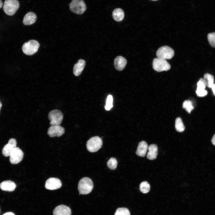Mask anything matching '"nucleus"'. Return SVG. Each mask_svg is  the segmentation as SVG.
<instances>
[{
    "mask_svg": "<svg viewBox=\"0 0 215 215\" xmlns=\"http://www.w3.org/2000/svg\"><path fill=\"white\" fill-rule=\"evenodd\" d=\"M19 6V2L17 0H5L3 9L6 14L12 16L15 14Z\"/></svg>",
    "mask_w": 215,
    "mask_h": 215,
    "instance_id": "3",
    "label": "nucleus"
},
{
    "mask_svg": "<svg viewBox=\"0 0 215 215\" xmlns=\"http://www.w3.org/2000/svg\"><path fill=\"white\" fill-rule=\"evenodd\" d=\"M215 96V84H214L211 88Z\"/></svg>",
    "mask_w": 215,
    "mask_h": 215,
    "instance_id": "30",
    "label": "nucleus"
},
{
    "mask_svg": "<svg viewBox=\"0 0 215 215\" xmlns=\"http://www.w3.org/2000/svg\"><path fill=\"white\" fill-rule=\"evenodd\" d=\"M139 189L142 193L146 194L148 193L150 190V186L149 183L146 181L142 182L139 186Z\"/></svg>",
    "mask_w": 215,
    "mask_h": 215,
    "instance_id": "24",
    "label": "nucleus"
},
{
    "mask_svg": "<svg viewBox=\"0 0 215 215\" xmlns=\"http://www.w3.org/2000/svg\"><path fill=\"white\" fill-rule=\"evenodd\" d=\"M64 128L60 125H51L47 130V134L50 137H59L62 136L65 132Z\"/></svg>",
    "mask_w": 215,
    "mask_h": 215,
    "instance_id": "10",
    "label": "nucleus"
},
{
    "mask_svg": "<svg viewBox=\"0 0 215 215\" xmlns=\"http://www.w3.org/2000/svg\"><path fill=\"white\" fill-rule=\"evenodd\" d=\"M112 16L116 21L120 22L122 21L124 17L123 10L120 8H117L114 10L112 13Z\"/></svg>",
    "mask_w": 215,
    "mask_h": 215,
    "instance_id": "21",
    "label": "nucleus"
},
{
    "mask_svg": "<svg viewBox=\"0 0 215 215\" xmlns=\"http://www.w3.org/2000/svg\"><path fill=\"white\" fill-rule=\"evenodd\" d=\"M152 65L153 69L158 72L168 71L171 68L170 65L166 60L158 57L153 59Z\"/></svg>",
    "mask_w": 215,
    "mask_h": 215,
    "instance_id": "6",
    "label": "nucleus"
},
{
    "mask_svg": "<svg viewBox=\"0 0 215 215\" xmlns=\"http://www.w3.org/2000/svg\"><path fill=\"white\" fill-rule=\"evenodd\" d=\"M3 215H15L14 213H13L12 212H7L5 214H4Z\"/></svg>",
    "mask_w": 215,
    "mask_h": 215,
    "instance_id": "32",
    "label": "nucleus"
},
{
    "mask_svg": "<svg viewBox=\"0 0 215 215\" xmlns=\"http://www.w3.org/2000/svg\"><path fill=\"white\" fill-rule=\"evenodd\" d=\"M156 55L159 58L165 60L171 59L174 56V51L169 46H163L157 50Z\"/></svg>",
    "mask_w": 215,
    "mask_h": 215,
    "instance_id": "8",
    "label": "nucleus"
},
{
    "mask_svg": "<svg viewBox=\"0 0 215 215\" xmlns=\"http://www.w3.org/2000/svg\"><path fill=\"white\" fill-rule=\"evenodd\" d=\"M182 107L189 113L194 109L192 102L189 100H185L183 102Z\"/></svg>",
    "mask_w": 215,
    "mask_h": 215,
    "instance_id": "25",
    "label": "nucleus"
},
{
    "mask_svg": "<svg viewBox=\"0 0 215 215\" xmlns=\"http://www.w3.org/2000/svg\"><path fill=\"white\" fill-rule=\"evenodd\" d=\"M102 145V139L98 136H95L91 138L87 141L86 147L89 152H95L101 148Z\"/></svg>",
    "mask_w": 215,
    "mask_h": 215,
    "instance_id": "5",
    "label": "nucleus"
},
{
    "mask_svg": "<svg viewBox=\"0 0 215 215\" xmlns=\"http://www.w3.org/2000/svg\"><path fill=\"white\" fill-rule=\"evenodd\" d=\"M16 185L10 180L4 181L0 184V188L3 191H13L15 190Z\"/></svg>",
    "mask_w": 215,
    "mask_h": 215,
    "instance_id": "16",
    "label": "nucleus"
},
{
    "mask_svg": "<svg viewBox=\"0 0 215 215\" xmlns=\"http://www.w3.org/2000/svg\"><path fill=\"white\" fill-rule=\"evenodd\" d=\"M2 106V104L0 101V110L1 109Z\"/></svg>",
    "mask_w": 215,
    "mask_h": 215,
    "instance_id": "34",
    "label": "nucleus"
},
{
    "mask_svg": "<svg viewBox=\"0 0 215 215\" xmlns=\"http://www.w3.org/2000/svg\"><path fill=\"white\" fill-rule=\"evenodd\" d=\"M151 0L153 1H157L158 0Z\"/></svg>",
    "mask_w": 215,
    "mask_h": 215,
    "instance_id": "35",
    "label": "nucleus"
},
{
    "mask_svg": "<svg viewBox=\"0 0 215 215\" xmlns=\"http://www.w3.org/2000/svg\"><path fill=\"white\" fill-rule=\"evenodd\" d=\"M85 65V61L83 59H79L73 67V73L76 76H79L84 69Z\"/></svg>",
    "mask_w": 215,
    "mask_h": 215,
    "instance_id": "17",
    "label": "nucleus"
},
{
    "mask_svg": "<svg viewBox=\"0 0 215 215\" xmlns=\"http://www.w3.org/2000/svg\"><path fill=\"white\" fill-rule=\"evenodd\" d=\"M63 115L62 112L58 110H53L49 113L48 118L50 125H59L62 122Z\"/></svg>",
    "mask_w": 215,
    "mask_h": 215,
    "instance_id": "7",
    "label": "nucleus"
},
{
    "mask_svg": "<svg viewBox=\"0 0 215 215\" xmlns=\"http://www.w3.org/2000/svg\"><path fill=\"white\" fill-rule=\"evenodd\" d=\"M203 79L206 86L209 88H211L214 84V76L210 74L206 73L204 75Z\"/></svg>",
    "mask_w": 215,
    "mask_h": 215,
    "instance_id": "22",
    "label": "nucleus"
},
{
    "mask_svg": "<svg viewBox=\"0 0 215 215\" xmlns=\"http://www.w3.org/2000/svg\"><path fill=\"white\" fill-rule=\"evenodd\" d=\"M93 188L92 180L89 178L85 177L81 179L78 185V190L79 194L85 195L89 194Z\"/></svg>",
    "mask_w": 215,
    "mask_h": 215,
    "instance_id": "1",
    "label": "nucleus"
},
{
    "mask_svg": "<svg viewBox=\"0 0 215 215\" xmlns=\"http://www.w3.org/2000/svg\"><path fill=\"white\" fill-rule=\"evenodd\" d=\"M3 3L1 0H0V8H1L2 6Z\"/></svg>",
    "mask_w": 215,
    "mask_h": 215,
    "instance_id": "33",
    "label": "nucleus"
},
{
    "mask_svg": "<svg viewBox=\"0 0 215 215\" xmlns=\"http://www.w3.org/2000/svg\"><path fill=\"white\" fill-rule=\"evenodd\" d=\"M197 87L196 93L199 97H202L206 96L207 91L205 90L206 85L203 79L201 78L197 83Z\"/></svg>",
    "mask_w": 215,
    "mask_h": 215,
    "instance_id": "14",
    "label": "nucleus"
},
{
    "mask_svg": "<svg viewBox=\"0 0 215 215\" xmlns=\"http://www.w3.org/2000/svg\"><path fill=\"white\" fill-rule=\"evenodd\" d=\"M208 39L211 45L215 47V32L209 33L208 35Z\"/></svg>",
    "mask_w": 215,
    "mask_h": 215,
    "instance_id": "29",
    "label": "nucleus"
},
{
    "mask_svg": "<svg viewBox=\"0 0 215 215\" xmlns=\"http://www.w3.org/2000/svg\"><path fill=\"white\" fill-rule=\"evenodd\" d=\"M127 63L126 59L121 56L116 57L114 60V64L115 69L122 71L125 68Z\"/></svg>",
    "mask_w": 215,
    "mask_h": 215,
    "instance_id": "15",
    "label": "nucleus"
},
{
    "mask_svg": "<svg viewBox=\"0 0 215 215\" xmlns=\"http://www.w3.org/2000/svg\"><path fill=\"white\" fill-rule=\"evenodd\" d=\"M147 157L149 159L153 160L156 158L158 154V147L156 144H151L148 146Z\"/></svg>",
    "mask_w": 215,
    "mask_h": 215,
    "instance_id": "20",
    "label": "nucleus"
},
{
    "mask_svg": "<svg viewBox=\"0 0 215 215\" xmlns=\"http://www.w3.org/2000/svg\"><path fill=\"white\" fill-rule=\"evenodd\" d=\"M175 128L176 130L179 132H182L185 130V126L181 118L180 117H178L176 119Z\"/></svg>",
    "mask_w": 215,
    "mask_h": 215,
    "instance_id": "23",
    "label": "nucleus"
},
{
    "mask_svg": "<svg viewBox=\"0 0 215 215\" xmlns=\"http://www.w3.org/2000/svg\"><path fill=\"white\" fill-rule=\"evenodd\" d=\"M37 18L36 14L31 12H28L24 16L23 22L26 25H29L34 24Z\"/></svg>",
    "mask_w": 215,
    "mask_h": 215,
    "instance_id": "18",
    "label": "nucleus"
},
{
    "mask_svg": "<svg viewBox=\"0 0 215 215\" xmlns=\"http://www.w3.org/2000/svg\"><path fill=\"white\" fill-rule=\"evenodd\" d=\"M113 98L111 95H109L107 98L105 108L107 110H110L113 107Z\"/></svg>",
    "mask_w": 215,
    "mask_h": 215,
    "instance_id": "28",
    "label": "nucleus"
},
{
    "mask_svg": "<svg viewBox=\"0 0 215 215\" xmlns=\"http://www.w3.org/2000/svg\"><path fill=\"white\" fill-rule=\"evenodd\" d=\"M23 156L22 150L16 147L13 150L9 156L10 161L12 164H17L22 161Z\"/></svg>",
    "mask_w": 215,
    "mask_h": 215,
    "instance_id": "9",
    "label": "nucleus"
},
{
    "mask_svg": "<svg viewBox=\"0 0 215 215\" xmlns=\"http://www.w3.org/2000/svg\"><path fill=\"white\" fill-rule=\"evenodd\" d=\"M211 142L215 146V134L214 135L212 138Z\"/></svg>",
    "mask_w": 215,
    "mask_h": 215,
    "instance_id": "31",
    "label": "nucleus"
},
{
    "mask_svg": "<svg viewBox=\"0 0 215 215\" xmlns=\"http://www.w3.org/2000/svg\"><path fill=\"white\" fill-rule=\"evenodd\" d=\"M148 148V146L146 142L142 141L139 143L136 150V154L139 156L144 157L147 153Z\"/></svg>",
    "mask_w": 215,
    "mask_h": 215,
    "instance_id": "19",
    "label": "nucleus"
},
{
    "mask_svg": "<svg viewBox=\"0 0 215 215\" xmlns=\"http://www.w3.org/2000/svg\"><path fill=\"white\" fill-rule=\"evenodd\" d=\"M117 162L116 159L113 157L111 158L108 161L107 165L111 170L115 169L117 166Z\"/></svg>",
    "mask_w": 215,
    "mask_h": 215,
    "instance_id": "26",
    "label": "nucleus"
},
{
    "mask_svg": "<svg viewBox=\"0 0 215 215\" xmlns=\"http://www.w3.org/2000/svg\"><path fill=\"white\" fill-rule=\"evenodd\" d=\"M69 6L70 10L77 14H82L86 9V4L83 0H72Z\"/></svg>",
    "mask_w": 215,
    "mask_h": 215,
    "instance_id": "4",
    "label": "nucleus"
},
{
    "mask_svg": "<svg viewBox=\"0 0 215 215\" xmlns=\"http://www.w3.org/2000/svg\"><path fill=\"white\" fill-rule=\"evenodd\" d=\"M39 43L36 40H31L23 45L22 49L23 53L27 55H32L36 53L39 47Z\"/></svg>",
    "mask_w": 215,
    "mask_h": 215,
    "instance_id": "2",
    "label": "nucleus"
},
{
    "mask_svg": "<svg viewBox=\"0 0 215 215\" xmlns=\"http://www.w3.org/2000/svg\"><path fill=\"white\" fill-rule=\"evenodd\" d=\"M71 211L68 207L60 205L56 207L53 211V215H71Z\"/></svg>",
    "mask_w": 215,
    "mask_h": 215,
    "instance_id": "13",
    "label": "nucleus"
},
{
    "mask_svg": "<svg viewBox=\"0 0 215 215\" xmlns=\"http://www.w3.org/2000/svg\"><path fill=\"white\" fill-rule=\"evenodd\" d=\"M62 185L61 181L59 179L56 178H50L46 181L45 187L47 189L53 190L60 188Z\"/></svg>",
    "mask_w": 215,
    "mask_h": 215,
    "instance_id": "11",
    "label": "nucleus"
},
{
    "mask_svg": "<svg viewBox=\"0 0 215 215\" xmlns=\"http://www.w3.org/2000/svg\"><path fill=\"white\" fill-rule=\"evenodd\" d=\"M114 215H130V213L129 210L126 208H118L116 210Z\"/></svg>",
    "mask_w": 215,
    "mask_h": 215,
    "instance_id": "27",
    "label": "nucleus"
},
{
    "mask_svg": "<svg viewBox=\"0 0 215 215\" xmlns=\"http://www.w3.org/2000/svg\"><path fill=\"white\" fill-rule=\"evenodd\" d=\"M17 142L14 138L10 139L8 143L3 147L2 153L5 157L9 156L13 150L16 147Z\"/></svg>",
    "mask_w": 215,
    "mask_h": 215,
    "instance_id": "12",
    "label": "nucleus"
}]
</instances>
